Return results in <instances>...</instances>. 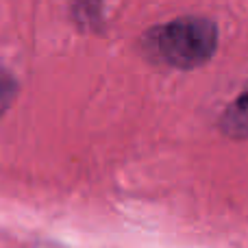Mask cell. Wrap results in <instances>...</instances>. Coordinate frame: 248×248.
Instances as JSON below:
<instances>
[{
	"label": "cell",
	"instance_id": "obj_1",
	"mask_svg": "<svg viewBox=\"0 0 248 248\" xmlns=\"http://www.w3.org/2000/svg\"><path fill=\"white\" fill-rule=\"evenodd\" d=\"M144 46L155 61L179 70L207 63L218 46V29L207 17H179L148 31Z\"/></svg>",
	"mask_w": 248,
	"mask_h": 248
},
{
	"label": "cell",
	"instance_id": "obj_2",
	"mask_svg": "<svg viewBox=\"0 0 248 248\" xmlns=\"http://www.w3.org/2000/svg\"><path fill=\"white\" fill-rule=\"evenodd\" d=\"M220 124L227 135L248 137V87L227 107Z\"/></svg>",
	"mask_w": 248,
	"mask_h": 248
},
{
	"label": "cell",
	"instance_id": "obj_3",
	"mask_svg": "<svg viewBox=\"0 0 248 248\" xmlns=\"http://www.w3.org/2000/svg\"><path fill=\"white\" fill-rule=\"evenodd\" d=\"M7 92H9V85H7V83L0 81V100H2V96L7 94Z\"/></svg>",
	"mask_w": 248,
	"mask_h": 248
}]
</instances>
